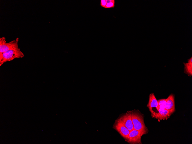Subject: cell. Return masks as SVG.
I'll return each instance as SVG.
<instances>
[{
  "label": "cell",
  "instance_id": "52a82bcc",
  "mask_svg": "<svg viewBox=\"0 0 192 144\" xmlns=\"http://www.w3.org/2000/svg\"><path fill=\"white\" fill-rule=\"evenodd\" d=\"M118 119L130 131L134 129L130 111L127 112Z\"/></svg>",
  "mask_w": 192,
  "mask_h": 144
},
{
  "label": "cell",
  "instance_id": "9a60e30c",
  "mask_svg": "<svg viewBox=\"0 0 192 144\" xmlns=\"http://www.w3.org/2000/svg\"><path fill=\"white\" fill-rule=\"evenodd\" d=\"M105 1L106 3H107L112 2L113 0H105Z\"/></svg>",
  "mask_w": 192,
  "mask_h": 144
},
{
  "label": "cell",
  "instance_id": "3957f363",
  "mask_svg": "<svg viewBox=\"0 0 192 144\" xmlns=\"http://www.w3.org/2000/svg\"><path fill=\"white\" fill-rule=\"evenodd\" d=\"M19 38L7 43L4 37L0 38V55L9 50L18 49Z\"/></svg>",
  "mask_w": 192,
  "mask_h": 144
},
{
  "label": "cell",
  "instance_id": "30bf717a",
  "mask_svg": "<svg viewBox=\"0 0 192 144\" xmlns=\"http://www.w3.org/2000/svg\"><path fill=\"white\" fill-rule=\"evenodd\" d=\"M184 72L189 76L192 75V62L183 63Z\"/></svg>",
  "mask_w": 192,
  "mask_h": 144
},
{
  "label": "cell",
  "instance_id": "8fae6325",
  "mask_svg": "<svg viewBox=\"0 0 192 144\" xmlns=\"http://www.w3.org/2000/svg\"><path fill=\"white\" fill-rule=\"evenodd\" d=\"M115 1L114 0H113L112 1V2L106 3V5L105 8H114L115 7Z\"/></svg>",
  "mask_w": 192,
  "mask_h": 144
},
{
  "label": "cell",
  "instance_id": "5b68a950",
  "mask_svg": "<svg viewBox=\"0 0 192 144\" xmlns=\"http://www.w3.org/2000/svg\"><path fill=\"white\" fill-rule=\"evenodd\" d=\"M143 135V133L141 131L133 129L130 131L126 141L130 144H141V138Z\"/></svg>",
  "mask_w": 192,
  "mask_h": 144
},
{
  "label": "cell",
  "instance_id": "7a4b0ae2",
  "mask_svg": "<svg viewBox=\"0 0 192 144\" xmlns=\"http://www.w3.org/2000/svg\"><path fill=\"white\" fill-rule=\"evenodd\" d=\"M24 56V53L19 48L9 50L0 55V66L7 62L11 61L16 58H22Z\"/></svg>",
  "mask_w": 192,
  "mask_h": 144
},
{
  "label": "cell",
  "instance_id": "6da1fadb",
  "mask_svg": "<svg viewBox=\"0 0 192 144\" xmlns=\"http://www.w3.org/2000/svg\"><path fill=\"white\" fill-rule=\"evenodd\" d=\"M130 112L134 129L141 131L143 135L147 134L148 129L145 126L142 114L136 111Z\"/></svg>",
  "mask_w": 192,
  "mask_h": 144
},
{
  "label": "cell",
  "instance_id": "4fadbf2b",
  "mask_svg": "<svg viewBox=\"0 0 192 144\" xmlns=\"http://www.w3.org/2000/svg\"><path fill=\"white\" fill-rule=\"evenodd\" d=\"M106 5V3L105 0H101L100 1V5L101 7L105 8Z\"/></svg>",
  "mask_w": 192,
  "mask_h": 144
},
{
  "label": "cell",
  "instance_id": "5bb4252c",
  "mask_svg": "<svg viewBox=\"0 0 192 144\" xmlns=\"http://www.w3.org/2000/svg\"><path fill=\"white\" fill-rule=\"evenodd\" d=\"M188 62H192V57H191L187 60Z\"/></svg>",
  "mask_w": 192,
  "mask_h": 144
},
{
  "label": "cell",
  "instance_id": "8992f818",
  "mask_svg": "<svg viewBox=\"0 0 192 144\" xmlns=\"http://www.w3.org/2000/svg\"><path fill=\"white\" fill-rule=\"evenodd\" d=\"M113 128L126 141L127 140L130 131L118 119L116 120Z\"/></svg>",
  "mask_w": 192,
  "mask_h": 144
},
{
  "label": "cell",
  "instance_id": "9c48e42d",
  "mask_svg": "<svg viewBox=\"0 0 192 144\" xmlns=\"http://www.w3.org/2000/svg\"><path fill=\"white\" fill-rule=\"evenodd\" d=\"M171 115L169 111L165 109L160 108L158 113L156 114L153 118L159 120H165L169 118Z\"/></svg>",
  "mask_w": 192,
  "mask_h": 144
},
{
  "label": "cell",
  "instance_id": "7c38bea8",
  "mask_svg": "<svg viewBox=\"0 0 192 144\" xmlns=\"http://www.w3.org/2000/svg\"><path fill=\"white\" fill-rule=\"evenodd\" d=\"M166 101V99H161L158 100V107L161 105H165Z\"/></svg>",
  "mask_w": 192,
  "mask_h": 144
},
{
  "label": "cell",
  "instance_id": "ba28073f",
  "mask_svg": "<svg viewBox=\"0 0 192 144\" xmlns=\"http://www.w3.org/2000/svg\"><path fill=\"white\" fill-rule=\"evenodd\" d=\"M165 109L168 110L170 115L175 111L174 96L173 94L170 95L166 99V103L165 105Z\"/></svg>",
  "mask_w": 192,
  "mask_h": 144
},
{
  "label": "cell",
  "instance_id": "277c9868",
  "mask_svg": "<svg viewBox=\"0 0 192 144\" xmlns=\"http://www.w3.org/2000/svg\"><path fill=\"white\" fill-rule=\"evenodd\" d=\"M147 107L150 112L152 117L153 118L155 115L158 113L159 108L158 100L153 93H151L149 95Z\"/></svg>",
  "mask_w": 192,
  "mask_h": 144
}]
</instances>
